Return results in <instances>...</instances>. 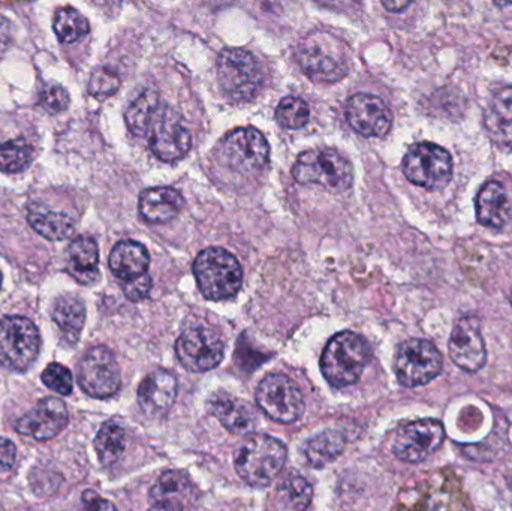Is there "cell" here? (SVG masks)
Segmentation results:
<instances>
[{"mask_svg": "<svg viewBox=\"0 0 512 511\" xmlns=\"http://www.w3.org/2000/svg\"><path fill=\"white\" fill-rule=\"evenodd\" d=\"M370 359L372 348L363 336L354 332L337 333L322 353V375L331 386L343 389L360 380Z\"/></svg>", "mask_w": 512, "mask_h": 511, "instance_id": "1", "label": "cell"}, {"mask_svg": "<svg viewBox=\"0 0 512 511\" xmlns=\"http://www.w3.org/2000/svg\"><path fill=\"white\" fill-rule=\"evenodd\" d=\"M286 447L270 435L256 434L240 444L234 456L237 474L249 486H268L282 471Z\"/></svg>", "mask_w": 512, "mask_h": 511, "instance_id": "2", "label": "cell"}, {"mask_svg": "<svg viewBox=\"0 0 512 511\" xmlns=\"http://www.w3.org/2000/svg\"><path fill=\"white\" fill-rule=\"evenodd\" d=\"M198 288L206 299H233L243 284V270L239 260L222 248H209L198 255L194 263Z\"/></svg>", "mask_w": 512, "mask_h": 511, "instance_id": "3", "label": "cell"}, {"mask_svg": "<svg viewBox=\"0 0 512 511\" xmlns=\"http://www.w3.org/2000/svg\"><path fill=\"white\" fill-rule=\"evenodd\" d=\"M297 59L307 77L318 83H337L348 74L340 42L327 33H312L298 45Z\"/></svg>", "mask_w": 512, "mask_h": 511, "instance_id": "4", "label": "cell"}, {"mask_svg": "<svg viewBox=\"0 0 512 511\" xmlns=\"http://www.w3.org/2000/svg\"><path fill=\"white\" fill-rule=\"evenodd\" d=\"M292 176L298 183H316L331 192L348 191L354 182L348 159L330 149H313L301 153L292 168Z\"/></svg>", "mask_w": 512, "mask_h": 511, "instance_id": "5", "label": "cell"}, {"mask_svg": "<svg viewBox=\"0 0 512 511\" xmlns=\"http://www.w3.org/2000/svg\"><path fill=\"white\" fill-rule=\"evenodd\" d=\"M41 335L32 320L20 315L0 318V368L26 371L38 359Z\"/></svg>", "mask_w": 512, "mask_h": 511, "instance_id": "6", "label": "cell"}, {"mask_svg": "<svg viewBox=\"0 0 512 511\" xmlns=\"http://www.w3.org/2000/svg\"><path fill=\"white\" fill-rule=\"evenodd\" d=\"M403 173L414 185L439 191L453 179V159L448 150L438 144H414L403 158Z\"/></svg>", "mask_w": 512, "mask_h": 511, "instance_id": "7", "label": "cell"}, {"mask_svg": "<svg viewBox=\"0 0 512 511\" xmlns=\"http://www.w3.org/2000/svg\"><path fill=\"white\" fill-rule=\"evenodd\" d=\"M218 77L222 89L236 101H249L261 89L262 71L251 51L227 48L218 60Z\"/></svg>", "mask_w": 512, "mask_h": 511, "instance_id": "8", "label": "cell"}, {"mask_svg": "<svg viewBox=\"0 0 512 511\" xmlns=\"http://www.w3.org/2000/svg\"><path fill=\"white\" fill-rule=\"evenodd\" d=\"M444 360L438 348L426 339H411L400 347L394 371L403 387L426 386L442 372Z\"/></svg>", "mask_w": 512, "mask_h": 511, "instance_id": "9", "label": "cell"}, {"mask_svg": "<svg viewBox=\"0 0 512 511\" xmlns=\"http://www.w3.org/2000/svg\"><path fill=\"white\" fill-rule=\"evenodd\" d=\"M256 404L274 422L294 423L304 413L300 387L286 375L271 374L256 389Z\"/></svg>", "mask_w": 512, "mask_h": 511, "instance_id": "10", "label": "cell"}, {"mask_svg": "<svg viewBox=\"0 0 512 511\" xmlns=\"http://www.w3.org/2000/svg\"><path fill=\"white\" fill-rule=\"evenodd\" d=\"M81 390L90 398L108 399L119 392L122 377L113 351L107 347H93L81 359L77 369Z\"/></svg>", "mask_w": 512, "mask_h": 511, "instance_id": "11", "label": "cell"}, {"mask_svg": "<svg viewBox=\"0 0 512 511\" xmlns=\"http://www.w3.org/2000/svg\"><path fill=\"white\" fill-rule=\"evenodd\" d=\"M224 342L215 330L209 327H192L180 335L176 342V354L188 371H212L224 359Z\"/></svg>", "mask_w": 512, "mask_h": 511, "instance_id": "12", "label": "cell"}, {"mask_svg": "<svg viewBox=\"0 0 512 511\" xmlns=\"http://www.w3.org/2000/svg\"><path fill=\"white\" fill-rule=\"evenodd\" d=\"M445 441V428L435 419L408 423L397 432L393 452L400 461L420 464L429 459Z\"/></svg>", "mask_w": 512, "mask_h": 511, "instance_id": "13", "label": "cell"}, {"mask_svg": "<svg viewBox=\"0 0 512 511\" xmlns=\"http://www.w3.org/2000/svg\"><path fill=\"white\" fill-rule=\"evenodd\" d=\"M222 152L234 171L252 176L267 165L270 147L258 129L237 128L225 137Z\"/></svg>", "mask_w": 512, "mask_h": 511, "instance_id": "14", "label": "cell"}, {"mask_svg": "<svg viewBox=\"0 0 512 511\" xmlns=\"http://www.w3.org/2000/svg\"><path fill=\"white\" fill-rule=\"evenodd\" d=\"M451 360L462 371H481L487 363V348L477 317H463L457 321L448 342Z\"/></svg>", "mask_w": 512, "mask_h": 511, "instance_id": "15", "label": "cell"}, {"mask_svg": "<svg viewBox=\"0 0 512 511\" xmlns=\"http://www.w3.org/2000/svg\"><path fill=\"white\" fill-rule=\"evenodd\" d=\"M349 125L364 137H384L393 125L390 108L379 96L357 93L346 104Z\"/></svg>", "mask_w": 512, "mask_h": 511, "instance_id": "16", "label": "cell"}, {"mask_svg": "<svg viewBox=\"0 0 512 511\" xmlns=\"http://www.w3.org/2000/svg\"><path fill=\"white\" fill-rule=\"evenodd\" d=\"M69 414L59 398H45L15 423V431L36 441L56 438L68 426Z\"/></svg>", "mask_w": 512, "mask_h": 511, "instance_id": "17", "label": "cell"}, {"mask_svg": "<svg viewBox=\"0 0 512 511\" xmlns=\"http://www.w3.org/2000/svg\"><path fill=\"white\" fill-rule=\"evenodd\" d=\"M150 150L164 162H176L185 158L192 147L191 132L180 120L161 111L149 134Z\"/></svg>", "mask_w": 512, "mask_h": 511, "instance_id": "18", "label": "cell"}, {"mask_svg": "<svg viewBox=\"0 0 512 511\" xmlns=\"http://www.w3.org/2000/svg\"><path fill=\"white\" fill-rule=\"evenodd\" d=\"M195 500V488L188 474L167 471L150 491L149 511H185Z\"/></svg>", "mask_w": 512, "mask_h": 511, "instance_id": "19", "label": "cell"}, {"mask_svg": "<svg viewBox=\"0 0 512 511\" xmlns=\"http://www.w3.org/2000/svg\"><path fill=\"white\" fill-rule=\"evenodd\" d=\"M177 398V378L165 369H158L144 378L138 389L141 410L150 417H161L173 407Z\"/></svg>", "mask_w": 512, "mask_h": 511, "instance_id": "20", "label": "cell"}, {"mask_svg": "<svg viewBox=\"0 0 512 511\" xmlns=\"http://www.w3.org/2000/svg\"><path fill=\"white\" fill-rule=\"evenodd\" d=\"M475 210L478 222L484 227L495 230L507 227L511 222L512 207L502 183L496 180L484 183L475 200Z\"/></svg>", "mask_w": 512, "mask_h": 511, "instance_id": "21", "label": "cell"}, {"mask_svg": "<svg viewBox=\"0 0 512 511\" xmlns=\"http://www.w3.org/2000/svg\"><path fill=\"white\" fill-rule=\"evenodd\" d=\"M185 206L182 194L167 186L149 188L141 192L138 209L150 224H165L176 218Z\"/></svg>", "mask_w": 512, "mask_h": 511, "instance_id": "22", "label": "cell"}, {"mask_svg": "<svg viewBox=\"0 0 512 511\" xmlns=\"http://www.w3.org/2000/svg\"><path fill=\"white\" fill-rule=\"evenodd\" d=\"M210 411L228 431L237 435L249 434L255 428L254 408L233 396L218 395L210 401Z\"/></svg>", "mask_w": 512, "mask_h": 511, "instance_id": "23", "label": "cell"}, {"mask_svg": "<svg viewBox=\"0 0 512 511\" xmlns=\"http://www.w3.org/2000/svg\"><path fill=\"white\" fill-rule=\"evenodd\" d=\"M108 264L117 278L125 282L132 281L147 275L150 264L149 252L141 243L125 240L114 246Z\"/></svg>", "mask_w": 512, "mask_h": 511, "instance_id": "24", "label": "cell"}, {"mask_svg": "<svg viewBox=\"0 0 512 511\" xmlns=\"http://www.w3.org/2000/svg\"><path fill=\"white\" fill-rule=\"evenodd\" d=\"M484 126L496 144H512V86L496 90L484 111Z\"/></svg>", "mask_w": 512, "mask_h": 511, "instance_id": "25", "label": "cell"}, {"mask_svg": "<svg viewBox=\"0 0 512 511\" xmlns=\"http://www.w3.org/2000/svg\"><path fill=\"white\" fill-rule=\"evenodd\" d=\"M69 272L80 284L89 285L99 278L98 243L92 237H78L68 249Z\"/></svg>", "mask_w": 512, "mask_h": 511, "instance_id": "26", "label": "cell"}, {"mask_svg": "<svg viewBox=\"0 0 512 511\" xmlns=\"http://www.w3.org/2000/svg\"><path fill=\"white\" fill-rule=\"evenodd\" d=\"M27 222L39 236L51 242L75 236V221L68 213L57 212L44 206H33L27 212Z\"/></svg>", "mask_w": 512, "mask_h": 511, "instance_id": "27", "label": "cell"}, {"mask_svg": "<svg viewBox=\"0 0 512 511\" xmlns=\"http://www.w3.org/2000/svg\"><path fill=\"white\" fill-rule=\"evenodd\" d=\"M51 317L68 341L75 344L80 339L81 330L86 323V306L80 297L66 294L54 302Z\"/></svg>", "mask_w": 512, "mask_h": 511, "instance_id": "28", "label": "cell"}, {"mask_svg": "<svg viewBox=\"0 0 512 511\" xmlns=\"http://www.w3.org/2000/svg\"><path fill=\"white\" fill-rule=\"evenodd\" d=\"M161 114V99L155 90H144L137 99L131 102L125 113L129 131L137 137L150 134L153 123Z\"/></svg>", "mask_w": 512, "mask_h": 511, "instance_id": "29", "label": "cell"}, {"mask_svg": "<svg viewBox=\"0 0 512 511\" xmlns=\"http://www.w3.org/2000/svg\"><path fill=\"white\" fill-rule=\"evenodd\" d=\"M345 444V435L342 432L328 429L307 441L304 446V455L310 467L322 468L342 455Z\"/></svg>", "mask_w": 512, "mask_h": 511, "instance_id": "30", "label": "cell"}, {"mask_svg": "<svg viewBox=\"0 0 512 511\" xmlns=\"http://www.w3.org/2000/svg\"><path fill=\"white\" fill-rule=\"evenodd\" d=\"M125 429L116 422H107L99 429L95 438V450L104 467L116 464L125 452Z\"/></svg>", "mask_w": 512, "mask_h": 511, "instance_id": "31", "label": "cell"}, {"mask_svg": "<svg viewBox=\"0 0 512 511\" xmlns=\"http://www.w3.org/2000/svg\"><path fill=\"white\" fill-rule=\"evenodd\" d=\"M53 30L62 44H74L90 32V24L77 9L62 6L54 14Z\"/></svg>", "mask_w": 512, "mask_h": 511, "instance_id": "32", "label": "cell"}, {"mask_svg": "<svg viewBox=\"0 0 512 511\" xmlns=\"http://www.w3.org/2000/svg\"><path fill=\"white\" fill-rule=\"evenodd\" d=\"M33 155V147L21 138L0 143V171L21 173L32 164Z\"/></svg>", "mask_w": 512, "mask_h": 511, "instance_id": "33", "label": "cell"}, {"mask_svg": "<svg viewBox=\"0 0 512 511\" xmlns=\"http://www.w3.org/2000/svg\"><path fill=\"white\" fill-rule=\"evenodd\" d=\"M279 492L283 500L295 511L307 510L312 503V485L297 473H291L282 480L279 485Z\"/></svg>", "mask_w": 512, "mask_h": 511, "instance_id": "34", "label": "cell"}, {"mask_svg": "<svg viewBox=\"0 0 512 511\" xmlns=\"http://www.w3.org/2000/svg\"><path fill=\"white\" fill-rule=\"evenodd\" d=\"M309 105L298 96H286L276 108V119L283 128L300 129L309 122Z\"/></svg>", "mask_w": 512, "mask_h": 511, "instance_id": "35", "label": "cell"}, {"mask_svg": "<svg viewBox=\"0 0 512 511\" xmlns=\"http://www.w3.org/2000/svg\"><path fill=\"white\" fill-rule=\"evenodd\" d=\"M120 77L117 71L108 66L96 69L89 81V93L95 98L105 99L119 90Z\"/></svg>", "mask_w": 512, "mask_h": 511, "instance_id": "36", "label": "cell"}, {"mask_svg": "<svg viewBox=\"0 0 512 511\" xmlns=\"http://www.w3.org/2000/svg\"><path fill=\"white\" fill-rule=\"evenodd\" d=\"M42 383L59 393L62 396L71 395L74 389V378H72L71 371L66 366L59 365V363H51L44 369L41 375Z\"/></svg>", "mask_w": 512, "mask_h": 511, "instance_id": "37", "label": "cell"}, {"mask_svg": "<svg viewBox=\"0 0 512 511\" xmlns=\"http://www.w3.org/2000/svg\"><path fill=\"white\" fill-rule=\"evenodd\" d=\"M39 102L45 111L50 114L62 113L69 107V93L60 84H45L44 89L39 93Z\"/></svg>", "mask_w": 512, "mask_h": 511, "instance_id": "38", "label": "cell"}, {"mask_svg": "<svg viewBox=\"0 0 512 511\" xmlns=\"http://www.w3.org/2000/svg\"><path fill=\"white\" fill-rule=\"evenodd\" d=\"M123 293L131 302H141L149 297L153 288V281L149 275L140 276L132 281L123 282Z\"/></svg>", "mask_w": 512, "mask_h": 511, "instance_id": "39", "label": "cell"}, {"mask_svg": "<svg viewBox=\"0 0 512 511\" xmlns=\"http://www.w3.org/2000/svg\"><path fill=\"white\" fill-rule=\"evenodd\" d=\"M17 449L12 441L0 438V473L6 474L14 468Z\"/></svg>", "mask_w": 512, "mask_h": 511, "instance_id": "40", "label": "cell"}, {"mask_svg": "<svg viewBox=\"0 0 512 511\" xmlns=\"http://www.w3.org/2000/svg\"><path fill=\"white\" fill-rule=\"evenodd\" d=\"M81 511H117L111 501L98 497L93 492H86L83 495V510Z\"/></svg>", "mask_w": 512, "mask_h": 511, "instance_id": "41", "label": "cell"}, {"mask_svg": "<svg viewBox=\"0 0 512 511\" xmlns=\"http://www.w3.org/2000/svg\"><path fill=\"white\" fill-rule=\"evenodd\" d=\"M12 44V23L5 17L0 15V56L8 51Z\"/></svg>", "mask_w": 512, "mask_h": 511, "instance_id": "42", "label": "cell"}, {"mask_svg": "<svg viewBox=\"0 0 512 511\" xmlns=\"http://www.w3.org/2000/svg\"><path fill=\"white\" fill-rule=\"evenodd\" d=\"M382 5H384L385 8L388 9V11L400 12V11H403V9L408 8V6L411 5V2H399V3L384 2V3H382Z\"/></svg>", "mask_w": 512, "mask_h": 511, "instance_id": "43", "label": "cell"}, {"mask_svg": "<svg viewBox=\"0 0 512 511\" xmlns=\"http://www.w3.org/2000/svg\"><path fill=\"white\" fill-rule=\"evenodd\" d=\"M0 288H2V273H0Z\"/></svg>", "mask_w": 512, "mask_h": 511, "instance_id": "44", "label": "cell"}, {"mask_svg": "<svg viewBox=\"0 0 512 511\" xmlns=\"http://www.w3.org/2000/svg\"><path fill=\"white\" fill-rule=\"evenodd\" d=\"M510 300H511V305H512V291H511V296H510Z\"/></svg>", "mask_w": 512, "mask_h": 511, "instance_id": "45", "label": "cell"}]
</instances>
